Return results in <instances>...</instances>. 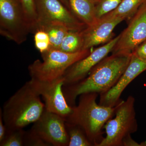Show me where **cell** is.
I'll return each mask as SVG.
<instances>
[{
    "mask_svg": "<svg viewBox=\"0 0 146 146\" xmlns=\"http://www.w3.org/2000/svg\"><path fill=\"white\" fill-rule=\"evenodd\" d=\"M70 10L87 27L98 21L94 0H67Z\"/></svg>",
    "mask_w": 146,
    "mask_h": 146,
    "instance_id": "5bb4252c",
    "label": "cell"
},
{
    "mask_svg": "<svg viewBox=\"0 0 146 146\" xmlns=\"http://www.w3.org/2000/svg\"><path fill=\"white\" fill-rule=\"evenodd\" d=\"M38 29L43 30L48 33L50 42V48L58 50L70 31L66 27L57 24L44 25L39 27Z\"/></svg>",
    "mask_w": 146,
    "mask_h": 146,
    "instance_id": "e0dca14e",
    "label": "cell"
},
{
    "mask_svg": "<svg viewBox=\"0 0 146 146\" xmlns=\"http://www.w3.org/2000/svg\"><path fill=\"white\" fill-rule=\"evenodd\" d=\"M35 1L37 29L41 26L48 24L61 25L70 31H81L87 27L60 0Z\"/></svg>",
    "mask_w": 146,
    "mask_h": 146,
    "instance_id": "52a82bcc",
    "label": "cell"
},
{
    "mask_svg": "<svg viewBox=\"0 0 146 146\" xmlns=\"http://www.w3.org/2000/svg\"><path fill=\"white\" fill-rule=\"evenodd\" d=\"M132 54L146 61V40L140 44L133 51Z\"/></svg>",
    "mask_w": 146,
    "mask_h": 146,
    "instance_id": "cb8c5ba5",
    "label": "cell"
},
{
    "mask_svg": "<svg viewBox=\"0 0 146 146\" xmlns=\"http://www.w3.org/2000/svg\"><path fill=\"white\" fill-rule=\"evenodd\" d=\"M35 45L41 54L50 48V42L48 33L45 31L38 29L34 33Z\"/></svg>",
    "mask_w": 146,
    "mask_h": 146,
    "instance_id": "7402d4cb",
    "label": "cell"
},
{
    "mask_svg": "<svg viewBox=\"0 0 146 146\" xmlns=\"http://www.w3.org/2000/svg\"><path fill=\"white\" fill-rule=\"evenodd\" d=\"M131 54H112L97 64L88 75L78 83L63 86L64 96L72 107L80 95L85 93L98 94L107 92L115 86L130 62Z\"/></svg>",
    "mask_w": 146,
    "mask_h": 146,
    "instance_id": "6da1fadb",
    "label": "cell"
},
{
    "mask_svg": "<svg viewBox=\"0 0 146 146\" xmlns=\"http://www.w3.org/2000/svg\"><path fill=\"white\" fill-rule=\"evenodd\" d=\"M145 143H146V142H145Z\"/></svg>",
    "mask_w": 146,
    "mask_h": 146,
    "instance_id": "f1b7e54d",
    "label": "cell"
},
{
    "mask_svg": "<svg viewBox=\"0 0 146 146\" xmlns=\"http://www.w3.org/2000/svg\"><path fill=\"white\" fill-rule=\"evenodd\" d=\"M83 30L69 31L65 35L58 50L64 52L73 53L83 50Z\"/></svg>",
    "mask_w": 146,
    "mask_h": 146,
    "instance_id": "2e32d148",
    "label": "cell"
},
{
    "mask_svg": "<svg viewBox=\"0 0 146 146\" xmlns=\"http://www.w3.org/2000/svg\"><path fill=\"white\" fill-rule=\"evenodd\" d=\"M122 1V0H97L96 3V8L98 20L115 10Z\"/></svg>",
    "mask_w": 146,
    "mask_h": 146,
    "instance_id": "44dd1931",
    "label": "cell"
},
{
    "mask_svg": "<svg viewBox=\"0 0 146 146\" xmlns=\"http://www.w3.org/2000/svg\"><path fill=\"white\" fill-rule=\"evenodd\" d=\"M119 35L101 46L98 47L86 57L78 60L68 68L63 77L64 86H69L78 83L85 78L90 71L112 52L117 42Z\"/></svg>",
    "mask_w": 146,
    "mask_h": 146,
    "instance_id": "8fae6325",
    "label": "cell"
},
{
    "mask_svg": "<svg viewBox=\"0 0 146 146\" xmlns=\"http://www.w3.org/2000/svg\"><path fill=\"white\" fill-rule=\"evenodd\" d=\"M94 1H96H96H97V0H94Z\"/></svg>",
    "mask_w": 146,
    "mask_h": 146,
    "instance_id": "83f0119b",
    "label": "cell"
},
{
    "mask_svg": "<svg viewBox=\"0 0 146 146\" xmlns=\"http://www.w3.org/2000/svg\"><path fill=\"white\" fill-rule=\"evenodd\" d=\"M29 82L35 91L42 96L45 109L66 119L72 110L67 102L63 91V77L52 81H39L31 79Z\"/></svg>",
    "mask_w": 146,
    "mask_h": 146,
    "instance_id": "ba28073f",
    "label": "cell"
},
{
    "mask_svg": "<svg viewBox=\"0 0 146 146\" xmlns=\"http://www.w3.org/2000/svg\"><path fill=\"white\" fill-rule=\"evenodd\" d=\"M146 70V61L131 54L130 62L116 84L107 92L100 94L99 104L113 107L122 100L121 95L128 85L140 74Z\"/></svg>",
    "mask_w": 146,
    "mask_h": 146,
    "instance_id": "7c38bea8",
    "label": "cell"
},
{
    "mask_svg": "<svg viewBox=\"0 0 146 146\" xmlns=\"http://www.w3.org/2000/svg\"><path fill=\"white\" fill-rule=\"evenodd\" d=\"M24 146H51L43 140L31 129L25 131L24 137Z\"/></svg>",
    "mask_w": 146,
    "mask_h": 146,
    "instance_id": "603a6c76",
    "label": "cell"
},
{
    "mask_svg": "<svg viewBox=\"0 0 146 146\" xmlns=\"http://www.w3.org/2000/svg\"><path fill=\"white\" fill-rule=\"evenodd\" d=\"M145 40L146 2L129 20L127 27L119 35L112 54H132L135 49Z\"/></svg>",
    "mask_w": 146,
    "mask_h": 146,
    "instance_id": "9c48e42d",
    "label": "cell"
},
{
    "mask_svg": "<svg viewBox=\"0 0 146 146\" xmlns=\"http://www.w3.org/2000/svg\"><path fill=\"white\" fill-rule=\"evenodd\" d=\"M65 123L61 116L45 109L31 129L51 146H68L69 138Z\"/></svg>",
    "mask_w": 146,
    "mask_h": 146,
    "instance_id": "30bf717a",
    "label": "cell"
},
{
    "mask_svg": "<svg viewBox=\"0 0 146 146\" xmlns=\"http://www.w3.org/2000/svg\"><path fill=\"white\" fill-rule=\"evenodd\" d=\"M25 131L22 129H7L6 135L1 142V146H24V137Z\"/></svg>",
    "mask_w": 146,
    "mask_h": 146,
    "instance_id": "ffe728a7",
    "label": "cell"
},
{
    "mask_svg": "<svg viewBox=\"0 0 146 146\" xmlns=\"http://www.w3.org/2000/svg\"><path fill=\"white\" fill-rule=\"evenodd\" d=\"M45 109L40 96L28 81L5 103L2 114L7 129H22L37 121Z\"/></svg>",
    "mask_w": 146,
    "mask_h": 146,
    "instance_id": "3957f363",
    "label": "cell"
},
{
    "mask_svg": "<svg viewBox=\"0 0 146 146\" xmlns=\"http://www.w3.org/2000/svg\"><path fill=\"white\" fill-rule=\"evenodd\" d=\"M122 18L104 16L94 25L87 27L83 30L84 50L100 45H104L113 38V31L121 22Z\"/></svg>",
    "mask_w": 146,
    "mask_h": 146,
    "instance_id": "4fadbf2b",
    "label": "cell"
},
{
    "mask_svg": "<svg viewBox=\"0 0 146 146\" xmlns=\"http://www.w3.org/2000/svg\"><path fill=\"white\" fill-rule=\"evenodd\" d=\"M60 1L65 6H66L68 8H69L70 9V7H69V3H68V1L67 0H60Z\"/></svg>",
    "mask_w": 146,
    "mask_h": 146,
    "instance_id": "4316f807",
    "label": "cell"
},
{
    "mask_svg": "<svg viewBox=\"0 0 146 146\" xmlns=\"http://www.w3.org/2000/svg\"><path fill=\"white\" fill-rule=\"evenodd\" d=\"M28 23L31 33H34L37 29V16L35 0H20Z\"/></svg>",
    "mask_w": 146,
    "mask_h": 146,
    "instance_id": "d6986e66",
    "label": "cell"
},
{
    "mask_svg": "<svg viewBox=\"0 0 146 146\" xmlns=\"http://www.w3.org/2000/svg\"><path fill=\"white\" fill-rule=\"evenodd\" d=\"M31 33L20 0H0V34L20 45Z\"/></svg>",
    "mask_w": 146,
    "mask_h": 146,
    "instance_id": "8992f818",
    "label": "cell"
},
{
    "mask_svg": "<svg viewBox=\"0 0 146 146\" xmlns=\"http://www.w3.org/2000/svg\"><path fill=\"white\" fill-rule=\"evenodd\" d=\"M7 132V128L4 123L2 114V110L0 109V142L3 140Z\"/></svg>",
    "mask_w": 146,
    "mask_h": 146,
    "instance_id": "484cf974",
    "label": "cell"
},
{
    "mask_svg": "<svg viewBox=\"0 0 146 146\" xmlns=\"http://www.w3.org/2000/svg\"><path fill=\"white\" fill-rule=\"evenodd\" d=\"M91 49L70 53L50 48L41 54L42 60L37 59L28 67L31 79L50 82L63 77L68 68L91 53Z\"/></svg>",
    "mask_w": 146,
    "mask_h": 146,
    "instance_id": "277c9868",
    "label": "cell"
},
{
    "mask_svg": "<svg viewBox=\"0 0 146 146\" xmlns=\"http://www.w3.org/2000/svg\"><path fill=\"white\" fill-rule=\"evenodd\" d=\"M145 2L146 0H122L115 10L104 16L119 17L129 21Z\"/></svg>",
    "mask_w": 146,
    "mask_h": 146,
    "instance_id": "9a60e30c",
    "label": "cell"
},
{
    "mask_svg": "<svg viewBox=\"0 0 146 146\" xmlns=\"http://www.w3.org/2000/svg\"><path fill=\"white\" fill-rule=\"evenodd\" d=\"M98 94L85 93L80 95L78 102L73 106L65 122L77 125L86 133L93 146H99L104 139L103 129L108 121L115 115L117 105L108 107L96 102Z\"/></svg>",
    "mask_w": 146,
    "mask_h": 146,
    "instance_id": "7a4b0ae2",
    "label": "cell"
},
{
    "mask_svg": "<svg viewBox=\"0 0 146 146\" xmlns=\"http://www.w3.org/2000/svg\"><path fill=\"white\" fill-rule=\"evenodd\" d=\"M123 146H146L145 142L139 144L133 140L131 135L127 136L123 140Z\"/></svg>",
    "mask_w": 146,
    "mask_h": 146,
    "instance_id": "d4e9b609",
    "label": "cell"
},
{
    "mask_svg": "<svg viewBox=\"0 0 146 146\" xmlns=\"http://www.w3.org/2000/svg\"><path fill=\"white\" fill-rule=\"evenodd\" d=\"M65 125L69 138L68 146H93L81 127L67 122Z\"/></svg>",
    "mask_w": 146,
    "mask_h": 146,
    "instance_id": "ac0fdd59",
    "label": "cell"
},
{
    "mask_svg": "<svg viewBox=\"0 0 146 146\" xmlns=\"http://www.w3.org/2000/svg\"><path fill=\"white\" fill-rule=\"evenodd\" d=\"M135 103L134 97L130 96L117 105L115 116L105 125L106 136L99 146H123V140L137 131Z\"/></svg>",
    "mask_w": 146,
    "mask_h": 146,
    "instance_id": "5b68a950",
    "label": "cell"
}]
</instances>
